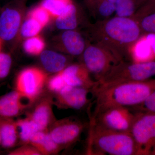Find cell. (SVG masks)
Wrapping results in <instances>:
<instances>
[{
  "label": "cell",
  "mask_w": 155,
  "mask_h": 155,
  "mask_svg": "<svg viewBox=\"0 0 155 155\" xmlns=\"http://www.w3.org/2000/svg\"><path fill=\"white\" fill-rule=\"evenodd\" d=\"M60 41L64 51L73 56L81 55L87 42L76 29L64 31L61 34Z\"/></svg>",
  "instance_id": "obj_13"
},
{
  "label": "cell",
  "mask_w": 155,
  "mask_h": 155,
  "mask_svg": "<svg viewBox=\"0 0 155 155\" xmlns=\"http://www.w3.org/2000/svg\"><path fill=\"white\" fill-rule=\"evenodd\" d=\"M45 47V43L44 40L38 35L26 39L23 45L24 51L32 56L41 54Z\"/></svg>",
  "instance_id": "obj_26"
},
{
  "label": "cell",
  "mask_w": 155,
  "mask_h": 155,
  "mask_svg": "<svg viewBox=\"0 0 155 155\" xmlns=\"http://www.w3.org/2000/svg\"><path fill=\"white\" fill-rule=\"evenodd\" d=\"M11 155H41L38 150L34 147H22L9 153Z\"/></svg>",
  "instance_id": "obj_32"
},
{
  "label": "cell",
  "mask_w": 155,
  "mask_h": 155,
  "mask_svg": "<svg viewBox=\"0 0 155 155\" xmlns=\"http://www.w3.org/2000/svg\"><path fill=\"white\" fill-rule=\"evenodd\" d=\"M28 17L35 19L43 27L48 25L51 17L47 10L40 4L31 10L28 13Z\"/></svg>",
  "instance_id": "obj_28"
},
{
  "label": "cell",
  "mask_w": 155,
  "mask_h": 155,
  "mask_svg": "<svg viewBox=\"0 0 155 155\" xmlns=\"http://www.w3.org/2000/svg\"><path fill=\"white\" fill-rule=\"evenodd\" d=\"M17 122L12 118L0 116V136L1 145L5 148L12 147L17 143L18 133Z\"/></svg>",
  "instance_id": "obj_16"
},
{
  "label": "cell",
  "mask_w": 155,
  "mask_h": 155,
  "mask_svg": "<svg viewBox=\"0 0 155 155\" xmlns=\"http://www.w3.org/2000/svg\"><path fill=\"white\" fill-rule=\"evenodd\" d=\"M12 64L11 56L8 53H0V79L5 78L8 75Z\"/></svg>",
  "instance_id": "obj_30"
},
{
  "label": "cell",
  "mask_w": 155,
  "mask_h": 155,
  "mask_svg": "<svg viewBox=\"0 0 155 155\" xmlns=\"http://www.w3.org/2000/svg\"><path fill=\"white\" fill-rule=\"evenodd\" d=\"M0 9H1V7H0Z\"/></svg>",
  "instance_id": "obj_39"
},
{
  "label": "cell",
  "mask_w": 155,
  "mask_h": 155,
  "mask_svg": "<svg viewBox=\"0 0 155 155\" xmlns=\"http://www.w3.org/2000/svg\"><path fill=\"white\" fill-rule=\"evenodd\" d=\"M155 58L154 54L149 43L144 34L134 43L129 52L130 61L133 62H144L152 61Z\"/></svg>",
  "instance_id": "obj_15"
},
{
  "label": "cell",
  "mask_w": 155,
  "mask_h": 155,
  "mask_svg": "<svg viewBox=\"0 0 155 155\" xmlns=\"http://www.w3.org/2000/svg\"><path fill=\"white\" fill-rule=\"evenodd\" d=\"M155 76V61L117 63L99 81L97 86H105L128 81H143Z\"/></svg>",
  "instance_id": "obj_4"
},
{
  "label": "cell",
  "mask_w": 155,
  "mask_h": 155,
  "mask_svg": "<svg viewBox=\"0 0 155 155\" xmlns=\"http://www.w3.org/2000/svg\"><path fill=\"white\" fill-rule=\"evenodd\" d=\"M40 60L45 69L51 72H61L67 67L69 61L66 56L50 50H44Z\"/></svg>",
  "instance_id": "obj_17"
},
{
  "label": "cell",
  "mask_w": 155,
  "mask_h": 155,
  "mask_svg": "<svg viewBox=\"0 0 155 155\" xmlns=\"http://www.w3.org/2000/svg\"><path fill=\"white\" fill-rule=\"evenodd\" d=\"M75 3L73 0H42L40 5L47 10L51 17L56 19Z\"/></svg>",
  "instance_id": "obj_23"
},
{
  "label": "cell",
  "mask_w": 155,
  "mask_h": 155,
  "mask_svg": "<svg viewBox=\"0 0 155 155\" xmlns=\"http://www.w3.org/2000/svg\"><path fill=\"white\" fill-rule=\"evenodd\" d=\"M29 143L38 150L41 154H43L55 153L60 146L53 140L50 133L45 130H39L34 134L31 138Z\"/></svg>",
  "instance_id": "obj_19"
},
{
  "label": "cell",
  "mask_w": 155,
  "mask_h": 155,
  "mask_svg": "<svg viewBox=\"0 0 155 155\" xmlns=\"http://www.w3.org/2000/svg\"><path fill=\"white\" fill-rule=\"evenodd\" d=\"M84 126L77 120L66 119L55 126L49 133L53 140L59 146L69 145L78 139L83 131Z\"/></svg>",
  "instance_id": "obj_10"
},
{
  "label": "cell",
  "mask_w": 155,
  "mask_h": 155,
  "mask_svg": "<svg viewBox=\"0 0 155 155\" xmlns=\"http://www.w3.org/2000/svg\"><path fill=\"white\" fill-rule=\"evenodd\" d=\"M134 110L139 112L155 114V90L147 98L138 105L131 107Z\"/></svg>",
  "instance_id": "obj_29"
},
{
  "label": "cell",
  "mask_w": 155,
  "mask_h": 155,
  "mask_svg": "<svg viewBox=\"0 0 155 155\" xmlns=\"http://www.w3.org/2000/svg\"><path fill=\"white\" fill-rule=\"evenodd\" d=\"M30 117L38 125L40 130H45L51 119V107L49 101H41L36 106Z\"/></svg>",
  "instance_id": "obj_21"
},
{
  "label": "cell",
  "mask_w": 155,
  "mask_h": 155,
  "mask_svg": "<svg viewBox=\"0 0 155 155\" xmlns=\"http://www.w3.org/2000/svg\"><path fill=\"white\" fill-rule=\"evenodd\" d=\"M23 98L16 90L0 97V116L12 118L18 116L25 107Z\"/></svg>",
  "instance_id": "obj_14"
},
{
  "label": "cell",
  "mask_w": 155,
  "mask_h": 155,
  "mask_svg": "<svg viewBox=\"0 0 155 155\" xmlns=\"http://www.w3.org/2000/svg\"><path fill=\"white\" fill-rule=\"evenodd\" d=\"M146 0H116L115 16L133 17Z\"/></svg>",
  "instance_id": "obj_22"
},
{
  "label": "cell",
  "mask_w": 155,
  "mask_h": 155,
  "mask_svg": "<svg viewBox=\"0 0 155 155\" xmlns=\"http://www.w3.org/2000/svg\"><path fill=\"white\" fill-rule=\"evenodd\" d=\"M97 0H84V2L86 5L90 13L93 15L95 5Z\"/></svg>",
  "instance_id": "obj_34"
},
{
  "label": "cell",
  "mask_w": 155,
  "mask_h": 155,
  "mask_svg": "<svg viewBox=\"0 0 155 155\" xmlns=\"http://www.w3.org/2000/svg\"><path fill=\"white\" fill-rule=\"evenodd\" d=\"M67 85L83 87L91 90L97 84L85 66L82 64H72L61 71Z\"/></svg>",
  "instance_id": "obj_11"
},
{
  "label": "cell",
  "mask_w": 155,
  "mask_h": 155,
  "mask_svg": "<svg viewBox=\"0 0 155 155\" xmlns=\"http://www.w3.org/2000/svg\"><path fill=\"white\" fill-rule=\"evenodd\" d=\"M146 2L152 7H155V0H146Z\"/></svg>",
  "instance_id": "obj_35"
},
{
  "label": "cell",
  "mask_w": 155,
  "mask_h": 155,
  "mask_svg": "<svg viewBox=\"0 0 155 155\" xmlns=\"http://www.w3.org/2000/svg\"><path fill=\"white\" fill-rule=\"evenodd\" d=\"M89 89L67 85L59 93V99L61 104L67 108L81 110L89 102Z\"/></svg>",
  "instance_id": "obj_12"
},
{
  "label": "cell",
  "mask_w": 155,
  "mask_h": 155,
  "mask_svg": "<svg viewBox=\"0 0 155 155\" xmlns=\"http://www.w3.org/2000/svg\"><path fill=\"white\" fill-rule=\"evenodd\" d=\"M136 116V112L132 108L116 107L104 110L90 120L110 130L130 132Z\"/></svg>",
  "instance_id": "obj_7"
},
{
  "label": "cell",
  "mask_w": 155,
  "mask_h": 155,
  "mask_svg": "<svg viewBox=\"0 0 155 155\" xmlns=\"http://www.w3.org/2000/svg\"><path fill=\"white\" fill-rule=\"evenodd\" d=\"M155 90V79L96 86L91 90L95 106L91 117L113 107L138 105Z\"/></svg>",
  "instance_id": "obj_2"
},
{
  "label": "cell",
  "mask_w": 155,
  "mask_h": 155,
  "mask_svg": "<svg viewBox=\"0 0 155 155\" xmlns=\"http://www.w3.org/2000/svg\"><path fill=\"white\" fill-rule=\"evenodd\" d=\"M3 41L1 38H0V53L1 52V50H2V46L3 43Z\"/></svg>",
  "instance_id": "obj_36"
},
{
  "label": "cell",
  "mask_w": 155,
  "mask_h": 155,
  "mask_svg": "<svg viewBox=\"0 0 155 155\" xmlns=\"http://www.w3.org/2000/svg\"><path fill=\"white\" fill-rule=\"evenodd\" d=\"M18 128L20 129L19 137L22 142L28 143L34 134L39 131V128L30 117L16 121Z\"/></svg>",
  "instance_id": "obj_25"
},
{
  "label": "cell",
  "mask_w": 155,
  "mask_h": 155,
  "mask_svg": "<svg viewBox=\"0 0 155 155\" xmlns=\"http://www.w3.org/2000/svg\"><path fill=\"white\" fill-rule=\"evenodd\" d=\"M150 155H155V148L154 149V150H153L152 153H151Z\"/></svg>",
  "instance_id": "obj_37"
},
{
  "label": "cell",
  "mask_w": 155,
  "mask_h": 155,
  "mask_svg": "<svg viewBox=\"0 0 155 155\" xmlns=\"http://www.w3.org/2000/svg\"><path fill=\"white\" fill-rule=\"evenodd\" d=\"M67 84L64 81L61 72L50 78L48 82V88L51 91L59 93L64 87L67 86Z\"/></svg>",
  "instance_id": "obj_31"
},
{
  "label": "cell",
  "mask_w": 155,
  "mask_h": 155,
  "mask_svg": "<svg viewBox=\"0 0 155 155\" xmlns=\"http://www.w3.org/2000/svg\"><path fill=\"white\" fill-rule=\"evenodd\" d=\"M116 0H97L92 16L97 20H102L115 14Z\"/></svg>",
  "instance_id": "obj_24"
},
{
  "label": "cell",
  "mask_w": 155,
  "mask_h": 155,
  "mask_svg": "<svg viewBox=\"0 0 155 155\" xmlns=\"http://www.w3.org/2000/svg\"><path fill=\"white\" fill-rule=\"evenodd\" d=\"M144 35L147 40L151 46L155 56V33H147Z\"/></svg>",
  "instance_id": "obj_33"
},
{
  "label": "cell",
  "mask_w": 155,
  "mask_h": 155,
  "mask_svg": "<svg viewBox=\"0 0 155 155\" xmlns=\"http://www.w3.org/2000/svg\"><path fill=\"white\" fill-rule=\"evenodd\" d=\"M132 18L138 22L143 35L155 33V7L143 4Z\"/></svg>",
  "instance_id": "obj_18"
},
{
  "label": "cell",
  "mask_w": 155,
  "mask_h": 155,
  "mask_svg": "<svg viewBox=\"0 0 155 155\" xmlns=\"http://www.w3.org/2000/svg\"><path fill=\"white\" fill-rule=\"evenodd\" d=\"M2 144V140H1V136H0V145Z\"/></svg>",
  "instance_id": "obj_38"
},
{
  "label": "cell",
  "mask_w": 155,
  "mask_h": 155,
  "mask_svg": "<svg viewBox=\"0 0 155 155\" xmlns=\"http://www.w3.org/2000/svg\"><path fill=\"white\" fill-rule=\"evenodd\" d=\"M81 56L82 64L97 81L101 80L112 67L120 62L105 48L90 41H87Z\"/></svg>",
  "instance_id": "obj_5"
},
{
  "label": "cell",
  "mask_w": 155,
  "mask_h": 155,
  "mask_svg": "<svg viewBox=\"0 0 155 155\" xmlns=\"http://www.w3.org/2000/svg\"><path fill=\"white\" fill-rule=\"evenodd\" d=\"M43 28L35 19L28 17L21 25L19 31L22 37L28 38L38 35Z\"/></svg>",
  "instance_id": "obj_27"
},
{
  "label": "cell",
  "mask_w": 155,
  "mask_h": 155,
  "mask_svg": "<svg viewBox=\"0 0 155 155\" xmlns=\"http://www.w3.org/2000/svg\"><path fill=\"white\" fill-rule=\"evenodd\" d=\"M47 77V74L38 68H25L17 75L16 91L24 98L27 99L31 102L40 94Z\"/></svg>",
  "instance_id": "obj_9"
},
{
  "label": "cell",
  "mask_w": 155,
  "mask_h": 155,
  "mask_svg": "<svg viewBox=\"0 0 155 155\" xmlns=\"http://www.w3.org/2000/svg\"><path fill=\"white\" fill-rule=\"evenodd\" d=\"M136 112L130 133L135 142L137 155H150L155 148V114Z\"/></svg>",
  "instance_id": "obj_6"
},
{
  "label": "cell",
  "mask_w": 155,
  "mask_h": 155,
  "mask_svg": "<svg viewBox=\"0 0 155 155\" xmlns=\"http://www.w3.org/2000/svg\"><path fill=\"white\" fill-rule=\"evenodd\" d=\"M90 41L105 48L119 61H130L131 47L143 35L138 22L132 17L115 16L87 25Z\"/></svg>",
  "instance_id": "obj_1"
},
{
  "label": "cell",
  "mask_w": 155,
  "mask_h": 155,
  "mask_svg": "<svg viewBox=\"0 0 155 155\" xmlns=\"http://www.w3.org/2000/svg\"><path fill=\"white\" fill-rule=\"evenodd\" d=\"M88 151L93 155H137L135 142L130 132L110 130L92 120Z\"/></svg>",
  "instance_id": "obj_3"
},
{
  "label": "cell",
  "mask_w": 155,
  "mask_h": 155,
  "mask_svg": "<svg viewBox=\"0 0 155 155\" xmlns=\"http://www.w3.org/2000/svg\"><path fill=\"white\" fill-rule=\"evenodd\" d=\"M26 0H12L0 9V38L9 41L17 36L22 25Z\"/></svg>",
  "instance_id": "obj_8"
},
{
  "label": "cell",
  "mask_w": 155,
  "mask_h": 155,
  "mask_svg": "<svg viewBox=\"0 0 155 155\" xmlns=\"http://www.w3.org/2000/svg\"><path fill=\"white\" fill-rule=\"evenodd\" d=\"M79 11L76 4H74L56 19V25L59 29L75 30L80 24Z\"/></svg>",
  "instance_id": "obj_20"
}]
</instances>
